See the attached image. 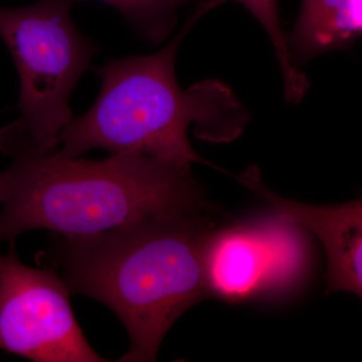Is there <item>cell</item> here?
<instances>
[{"instance_id": "cell-5", "label": "cell", "mask_w": 362, "mask_h": 362, "mask_svg": "<svg viewBox=\"0 0 362 362\" xmlns=\"http://www.w3.org/2000/svg\"><path fill=\"white\" fill-rule=\"evenodd\" d=\"M71 294L54 267L25 265L11 242L0 255V349L35 362H108L86 339Z\"/></svg>"}, {"instance_id": "cell-7", "label": "cell", "mask_w": 362, "mask_h": 362, "mask_svg": "<svg viewBox=\"0 0 362 362\" xmlns=\"http://www.w3.org/2000/svg\"><path fill=\"white\" fill-rule=\"evenodd\" d=\"M204 269L211 295L238 302L270 289V247L258 221L213 232L207 240Z\"/></svg>"}, {"instance_id": "cell-8", "label": "cell", "mask_w": 362, "mask_h": 362, "mask_svg": "<svg viewBox=\"0 0 362 362\" xmlns=\"http://www.w3.org/2000/svg\"><path fill=\"white\" fill-rule=\"evenodd\" d=\"M362 0H302L290 44L297 61L349 47L361 37Z\"/></svg>"}, {"instance_id": "cell-2", "label": "cell", "mask_w": 362, "mask_h": 362, "mask_svg": "<svg viewBox=\"0 0 362 362\" xmlns=\"http://www.w3.org/2000/svg\"><path fill=\"white\" fill-rule=\"evenodd\" d=\"M213 232L201 214L160 216L59 235L49 255L71 294L101 302L123 323L130 347L118 361L153 362L176 321L211 295L204 254Z\"/></svg>"}, {"instance_id": "cell-9", "label": "cell", "mask_w": 362, "mask_h": 362, "mask_svg": "<svg viewBox=\"0 0 362 362\" xmlns=\"http://www.w3.org/2000/svg\"><path fill=\"white\" fill-rule=\"evenodd\" d=\"M74 2L85 0H73ZM117 9L133 28L152 44H160L173 28L176 11L194 0H98Z\"/></svg>"}, {"instance_id": "cell-4", "label": "cell", "mask_w": 362, "mask_h": 362, "mask_svg": "<svg viewBox=\"0 0 362 362\" xmlns=\"http://www.w3.org/2000/svg\"><path fill=\"white\" fill-rule=\"evenodd\" d=\"M73 0H39L21 8L0 7V37L21 80L16 124L30 144L58 149L62 131L73 120L70 99L90 69L100 47L82 35L71 18Z\"/></svg>"}, {"instance_id": "cell-3", "label": "cell", "mask_w": 362, "mask_h": 362, "mask_svg": "<svg viewBox=\"0 0 362 362\" xmlns=\"http://www.w3.org/2000/svg\"><path fill=\"white\" fill-rule=\"evenodd\" d=\"M223 0L202 2L181 32L151 56L110 59L95 71L102 86L95 104L84 115L74 117L58 138L57 154L75 158L90 150L113 154L139 153L192 173L194 162H204L187 137L230 142L244 130L246 111L223 83L206 81L181 89L175 76L178 47L195 21Z\"/></svg>"}, {"instance_id": "cell-6", "label": "cell", "mask_w": 362, "mask_h": 362, "mask_svg": "<svg viewBox=\"0 0 362 362\" xmlns=\"http://www.w3.org/2000/svg\"><path fill=\"white\" fill-rule=\"evenodd\" d=\"M239 180L271 206L276 218L308 228L320 240L327 254V294L344 291L361 297V199L331 206L285 199L264 185L256 166H250L239 176Z\"/></svg>"}, {"instance_id": "cell-10", "label": "cell", "mask_w": 362, "mask_h": 362, "mask_svg": "<svg viewBox=\"0 0 362 362\" xmlns=\"http://www.w3.org/2000/svg\"><path fill=\"white\" fill-rule=\"evenodd\" d=\"M251 11L252 16L265 28L270 35L283 76H284L285 97L287 101L297 103L308 90L309 83L303 74L299 73L292 64V57L287 40L281 28L279 20L277 0H235Z\"/></svg>"}, {"instance_id": "cell-1", "label": "cell", "mask_w": 362, "mask_h": 362, "mask_svg": "<svg viewBox=\"0 0 362 362\" xmlns=\"http://www.w3.org/2000/svg\"><path fill=\"white\" fill-rule=\"evenodd\" d=\"M13 163L0 173V239L47 230L78 237L145 218L211 209L192 173L139 153L65 158L26 140L16 122L0 133Z\"/></svg>"}]
</instances>
